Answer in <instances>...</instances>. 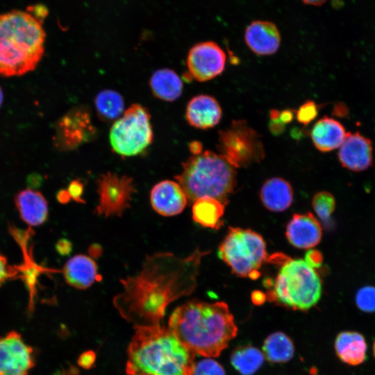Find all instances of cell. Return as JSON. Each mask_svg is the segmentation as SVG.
Listing matches in <instances>:
<instances>
[{
    "label": "cell",
    "instance_id": "7a4b0ae2",
    "mask_svg": "<svg viewBox=\"0 0 375 375\" xmlns=\"http://www.w3.org/2000/svg\"><path fill=\"white\" fill-rule=\"evenodd\" d=\"M168 328L194 353L207 358L218 356L238 331L226 303L197 299L176 308Z\"/></svg>",
    "mask_w": 375,
    "mask_h": 375
},
{
    "label": "cell",
    "instance_id": "b9f144b4",
    "mask_svg": "<svg viewBox=\"0 0 375 375\" xmlns=\"http://www.w3.org/2000/svg\"><path fill=\"white\" fill-rule=\"evenodd\" d=\"M265 299V296L260 292H255L254 295L252 296L253 301L256 304H260L263 303Z\"/></svg>",
    "mask_w": 375,
    "mask_h": 375
},
{
    "label": "cell",
    "instance_id": "7c38bea8",
    "mask_svg": "<svg viewBox=\"0 0 375 375\" xmlns=\"http://www.w3.org/2000/svg\"><path fill=\"white\" fill-rule=\"evenodd\" d=\"M226 60L225 52L217 43L211 41L197 43L189 51L186 76L199 82L208 81L223 72Z\"/></svg>",
    "mask_w": 375,
    "mask_h": 375
},
{
    "label": "cell",
    "instance_id": "e575fe53",
    "mask_svg": "<svg viewBox=\"0 0 375 375\" xmlns=\"http://www.w3.org/2000/svg\"><path fill=\"white\" fill-rule=\"evenodd\" d=\"M30 15H31L35 19L42 23L43 20L48 15V9L42 4H36L28 6L27 8V11Z\"/></svg>",
    "mask_w": 375,
    "mask_h": 375
},
{
    "label": "cell",
    "instance_id": "9c48e42d",
    "mask_svg": "<svg viewBox=\"0 0 375 375\" xmlns=\"http://www.w3.org/2000/svg\"><path fill=\"white\" fill-rule=\"evenodd\" d=\"M217 149L234 168L247 167L265 156L260 135L243 119L233 120L219 132Z\"/></svg>",
    "mask_w": 375,
    "mask_h": 375
},
{
    "label": "cell",
    "instance_id": "ba28073f",
    "mask_svg": "<svg viewBox=\"0 0 375 375\" xmlns=\"http://www.w3.org/2000/svg\"><path fill=\"white\" fill-rule=\"evenodd\" d=\"M153 139L149 111L134 103L112 124L109 133L112 149L122 157L139 155L146 151Z\"/></svg>",
    "mask_w": 375,
    "mask_h": 375
},
{
    "label": "cell",
    "instance_id": "ee69618b",
    "mask_svg": "<svg viewBox=\"0 0 375 375\" xmlns=\"http://www.w3.org/2000/svg\"><path fill=\"white\" fill-rule=\"evenodd\" d=\"M306 4L319 6L325 3L327 0H301Z\"/></svg>",
    "mask_w": 375,
    "mask_h": 375
},
{
    "label": "cell",
    "instance_id": "5bb4252c",
    "mask_svg": "<svg viewBox=\"0 0 375 375\" xmlns=\"http://www.w3.org/2000/svg\"><path fill=\"white\" fill-rule=\"evenodd\" d=\"M338 159L343 167L351 171L367 169L373 162L371 141L359 133H347L339 147Z\"/></svg>",
    "mask_w": 375,
    "mask_h": 375
},
{
    "label": "cell",
    "instance_id": "f546056e",
    "mask_svg": "<svg viewBox=\"0 0 375 375\" xmlns=\"http://www.w3.org/2000/svg\"><path fill=\"white\" fill-rule=\"evenodd\" d=\"M356 304L362 312H375V286L360 288L356 294Z\"/></svg>",
    "mask_w": 375,
    "mask_h": 375
},
{
    "label": "cell",
    "instance_id": "f1b7e54d",
    "mask_svg": "<svg viewBox=\"0 0 375 375\" xmlns=\"http://www.w3.org/2000/svg\"><path fill=\"white\" fill-rule=\"evenodd\" d=\"M312 206L317 217L326 221L335 210V200L330 192L322 191L313 197Z\"/></svg>",
    "mask_w": 375,
    "mask_h": 375
},
{
    "label": "cell",
    "instance_id": "4fadbf2b",
    "mask_svg": "<svg viewBox=\"0 0 375 375\" xmlns=\"http://www.w3.org/2000/svg\"><path fill=\"white\" fill-rule=\"evenodd\" d=\"M33 366V350L19 333L0 338V375H28Z\"/></svg>",
    "mask_w": 375,
    "mask_h": 375
},
{
    "label": "cell",
    "instance_id": "74e56055",
    "mask_svg": "<svg viewBox=\"0 0 375 375\" xmlns=\"http://www.w3.org/2000/svg\"><path fill=\"white\" fill-rule=\"evenodd\" d=\"M285 124L282 123L279 117L276 119L270 120L269 130L274 135L281 134L285 129Z\"/></svg>",
    "mask_w": 375,
    "mask_h": 375
},
{
    "label": "cell",
    "instance_id": "7bdbcfd3",
    "mask_svg": "<svg viewBox=\"0 0 375 375\" xmlns=\"http://www.w3.org/2000/svg\"><path fill=\"white\" fill-rule=\"evenodd\" d=\"M58 197V199H60L61 202L67 201L69 200V199H70V196H69L68 192L67 191V190H62L59 193Z\"/></svg>",
    "mask_w": 375,
    "mask_h": 375
},
{
    "label": "cell",
    "instance_id": "44dd1931",
    "mask_svg": "<svg viewBox=\"0 0 375 375\" xmlns=\"http://www.w3.org/2000/svg\"><path fill=\"white\" fill-rule=\"evenodd\" d=\"M347 133L340 122L324 117L314 124L310 136L314 146L319 151L328 152L339 148Z\"/></svg>",
    "mask_w": 375,
    "mask_h": 375
},
{
    "label": "cell",
    "instance_id": "8d00e7d4",
    "mask_svg": "<svg viewBox=\"0 0 375 375\" xmlns=\"http://www.w3.org/2000/svg\"><path fill=\"white\" fill-rule=\"evenodd\" d=\"M96 356L94 352L88 351L83 353L78 358V365L84 369H90L94 363Z\"/></svg>",
    "mask_w": 375,
    "mask_h": 375
},
{
    "label": "cell",
    "instance_id": "52a82bcc",
    "mask_svg": "<svg viewBox=\"0 0 375 375\" xmlns=\"http://www.w3.org/2000/svg\"><path fill=\"white\" fill-rule=\"evenodd\" d=\"M218 256L241 277L257 278L267 258L262 237L250 229L231 227L219 247Z\"/></svg>",
    "mask_w": 375,
    "mask_h": 375
},
{
    "label": "cell",
    "instance_id": "83f0119b",
    "mask_svg": "<svg viewBox=\"0 0 375 375\" xmlns=\"http://www.w3.org/2000/svg\"><path fill=\"white\" fill-rule=\"evenodd\" d=\"M264 355L252 346L236 349L231 356L233 367L242 375H253L262 366Z\"/></svg>",
    "mask_w": 375,
    "mask_h": 375
},
{
    "label": "cell",
    "instance_id": "4dcf8cb0",
    "mask_svg": "<svg viewBox=\"0 0 375 375\" xmlns=\"http://www.w3.org/2000/svg\"><path fill=\"white\" fill-rule=\"evenodd\" d=\"M192 375H226L223 367L215 360L203 359L194 363Z\"/></svg>",
    "mask_w": 375,
    "mask_h": 375
},
{
    "label": "cell",
    "instance_id": "277c9868",
    "mask_svg": "<svg viewBox=\"0 0 375 375\" xmlns=\"http://www.w3.org/2000/svg\"><path fill=\"white\" fill-rule=\"evenodd\" d=\"M42 23L28 12L0 15V75H24L35 69L44 51Z\"/></svg>",
    "mask_w": 375,
    "mask_h": 375
},
{
    "label": "cell",
    "instance_id": "30bf717a",
    "mask_svg": "<svg viewBox=\"0 0 375 375\" xmlns=\"http://www.w3.org/2000/svg\"><path fill=\"white\" fill-rule=\"evenodd\" d=\"M133 179L126 175L107 172L97 180L99 203L96 212L104 217H120L130 207L135 192Z\"/></svg>",
    "mask_w": 375,
    "mask_h": 375
},
{
    "label": "cell",
    "instance_id": "5b68a950",
    "mask_svg": "<svg viewBox=\"0 0 375 375\" xmlns=\"http://www.w3.org/2000/svg\"><path fill=\"white\" fill-rule=\"evenodd\" d=\"M175 178L190 202L210 197L225 205L235 186L236 172L219 153L205 151L184 162Z\"/></svg>",
    "mask_w": 375,
    "mask_h": 375
},
{
    "label": "cell",
    "instance_id": "ab89813d",
    "mask_svg": "<svg viewBox=\"0 0 375 375\" xmlns=\"http://www.w3.org/2000/svg\"><path fill=\"white\" fill-rule=\"evenodd\" d=\"M190 151L192 155H197L202 152V145L201 142L194 141L190 144Z\"/></svg>",
    "mask_w": 375,
    "mask_h": 375
},
{
    "label": "cell",
    "instance_id": "1f68e13d",
    "mask_svg": "<svg viewBox=\"0 0 375 375\" xmlns=\"http://www.w3.org/2000/svg\"><path fill=\"white\" fill-rule=\"evenodd\" d=\"M318 108L315 101L309 100L303 103L296 111V118L300 124L307 125L317 115Z\"/></svg>",
    "mask_w": 375,
    "mask_h": 375
},
{
    "label": "cell",
    "instance_id": "8fae6325",
    "mask_svg": "<svg viewBox=\"0 0 375 375\" xmlns=\"http://www.w3.org/2000/svg\"><path fill=\"white\" fill-rule=\"evenodd\" d=\"M95 133L88 109L77 107L58 121L53 140L60 150H72L92 139Z\"/></svg>",
    "mask_w": 375,
    "mask_h": 375
},
{
    "label": "cell",
    "instance_id": "d4e9b609",
    "mask_svg": "<svg viewBox=\"0 0 375 375\" xmlns=\"http://www.w3.org/2000/svg\"><path fill=\"white\" fill-rule=\"evenodd\" d=\"M192 212L194 222L204 227L217 229L222 224L224 204L213 198L203 197L193 202Z\"/></svg>",
    "mask_w": 375,
    "mask_h": 375
},
{
    "label": "cell",
    "instance_id": "60d3db41",
    "mask_svg": "<svg viewBox=\"0 0 375 375\" xmlns=\"http://www.w3.org/2000/svg\"><path fill=\"white\" fill-rule=\"evenodd\" d=\"M57 249L60 253H67L71 249L70 244L66 240H61L57 245Z\"/></svg>",
    "mask_w": 375,
    "mask_h": 375
},
{
    "label": "cell",
    "instance_id": "2e32d148",
    "mask_svg": "<svg viewBox=\"0 0 375 375\" xmlns=\"http://www.w3.org/2000/svg\"><path fill=\"white\" fill-rule=\"evenodd\" d=\"M285 235L293 247L307 249L319 243L322 229L319 222L312 213L294 214L286 226Z\"/></svg>",
    "mask_w": 375,
    "mask_h": 375
},
{
    "label": "cell",
    "instance_id": "484cf974",
    "mask_svg": "<svg viewBox=\"0 0 375 375\" xmlns=\"http://www.w3.org/2000/svg\"><path fill=\"white\" fill-rule=\"evenodd\" d=\"M262 351L269 362L282 363L293 357L294 349L290 338L281 332H276L265 340Z\"/></svg>",
    "mask_w": 375,
    "mask_h": 375
},
{
    "label": "cell",
    "instance_id": "bcb514c9",
    "mask_svg": "<svg viewBox=\"0 0 375 375\" xmlns=\"http://www.w3.org/2000/svg\"><path fill=\"white\" fill-rule=\"evenodd\" d=\"M373 352H374V357H375V340H374V344H373Z\"/></svg>",
    "mask_w": 375,
    "mask_h": 375
},
{
    "label": "cell",
    "instance_id": "603a6c76",
    "mask_svg": "<svg viewBox=\"0 0 375 375\" xmlns=\"http://www.w3.org/2000/svg\"><path fill=\"white\" fill-rule=\"evenodd\" d=\"M260 196L266 208L273 212H282L292 204L293 190L286 180L274 177L264 183Z\"/></svg>",
    "mask_w": 375,
    "mask_h": 375
},
{
    "label": "cell",
    "instance_id": "9a60e30c",
    "mask_svg": "<svg viewBox=\"0 0 375 375\" xmlns=\"http://www.w3.org/2000/svg\"><path fill=\"white\" fill-rule=\"evenodd\" d=\"M150 201L158 214L170 217L178 215L184 210L188 199L176 181L165 180L153 187L150 192Z\"/></svg>",
    "mask_w": 375,
    "mask_h": 375
},
{
    "label": "cell",
    "instance_id": "8992f818",
    "mask_svg": "<svg viewBox=\"0 0 375 375\" xmlns=\"http://www.w3.org/2000/svg\"><path fill=\"white\" fill-rule=\"evenodd\" d=\"M322 283L315 269L303 259H289L281 267L269 298L287 307L306 310L322 296Z\"/></svg>",
    "mask_w": 375,
    "mask_h": 375
},
{
    "label": "cell",
    "instance_id": "836d02e7",
    "mask_svg": "<svg viewBox=\"0 0 375 375\" xmlns=\"http://www.w3.org/2000/svg\"><path fill=\"white\" fill-rule=\"evenodd\" d=\"M68 192L70 198L78 202H83L81 196L83 192V185L79 181H72L69 185Z\"/></svg>",
    "mask_w": 375,
    "mask_h": 375
},
{
    "label": "cell",
    "instance_id": "d6986e66",
    "mask_svg": "<svg viewBox=\"0 0 375 375\" xmlns=\"http://www.w3.org/2000/svg\"><path fill=\"white\" fill-rule=\"evenodd\" d=\"M15 203L21 219L29 226L42 225L47 219L48 203L38 191L27 188L19 192Z\"/></svg>",
    "mask_w": 375,
    "mask_h": 375
},
{
    "label": "cell",
    "instance_id": "ffe728a7",
    "mask_svg": "<svg viewBox=\"0 0 375 375\" xmlns=\"http://www.w3.org/2000/svg\"><path fill=\"white\" fill-rule=\"evenodd\" d=\"M62 272L68 285L80 290L88 288L99 280L96 262L90 257L83 254L69 259Z\"/></svg>",
    "mask_w": 375,
    "mask_h": 375
},
{
    "label": "cell",
    "instance_id": "d590c367",
    "mask_svg": "<svg viewBox=\"0 0 375 375\" xmlns=\"http://www.w3.org/2000/svg\"><path fill=\"white\" fill-rule=\"evenodd\" d=\"M304 260L313 268H319L322 264V255L318 251L310 250L306 253Z\"/></svg>",
    "mask_w": 375,
    "mask_h": 375
},
{
    "label": "cell",
    "instance_id": "cb8c5ba5",
    "mask_svg": "<svg viewBox=\"0 0 375 375\" xmlns=\"http://www.w3.org/2000/svg\"><path fill=\"white\" fill-rule=\"evenodd\" d=\"M149 83L153 95L165 101H175L183 92L182 80L170 69H160L154 72Z\"/></svg>",
    "mask_w": 375,
    "mask_h": 375
},
{
    "label": "cell",
    "instance_id": "d6a6232c",
    "mask_svg": "<svg viewBox=\"0 0 375 375\" xmlns=\"http://www.w3.org/2000/svg\"><path fill=\"white\" fill-rule=\"evenodd\" d=\"M17 274V270L10 266L6 258L0 253V286Z\"/></svg>",
    "mask_w": 375,
    "mask_h": 375
},
{
    "label": "cell",
    "instance_id": "f35d334b",
    "mask_svg": "<svg viewBox=\"0 0 375 375\" xmlns=\"http://www.w3.org/2000/svg\"><path fill=\"white\" fill-rule=\"evenodd\" d=\"M295 112L296 111L292 109H285L280 112V115H279L280 121L282 123H283L285 125L290 123L294 119Z\"/></svg>",
    "mask_w": 375,
    "mask_h": 375
},
{
    "label": "cell",
    "instance_id": "6da1fadb",
    "mask_svg": "<svg viewBox=\"0 0 375 375\" xmlns=\"http://www.w3.org/2000/svg\"><path fill=\"white\" fill-rule=\"evenodd\" d=\"M208 253L197 248L185 257L170 252L147 256L137 274L120 280L115 308L134 328L161 325L167 307L196 288L201 260Z\"/></svg>",
    "mask_w": 375,
    "mask_h": 375
},
{
    "label": "cell",
    "instance_id": "ac0fdd59",
    "mask_svg": "<svg viewBox=\"0 0 375 375\" xmlns=\"http://www.w3.org/2000/svg\"><path fill=\"white\" fill-rule=\"evenodd\" d=\"M222 116V111L219 102L208 94L194 97L186 107V119L190 125L197 128H211L219 124Z\"/></svg>",
    "mask_w": 375,
    "mask_h": 375
},
{
    "label": "cell",
    "instance_id": "e0dca14e",
    "mask_svg": "<svg viewBox=\"0 0 375 375\" xmlns=\"http://www.w3.org/2000/svg\"><path fill=\"white\" fill-rule=\"evenodd\" d=\"M244 40L249 48L256 55L269 56L275 53L281 44V34L272 22L257 20L246 28Z\"/></svg>",
    "mask_w": 375,
    "mask_h": 375
},
{
    "label": "cell",
    "instance_id": "f6af8a7d",
    "mask_svg": "<svg viewBox=\"0 0 375 375\" xmlns=\"http://www.w3.org/2000/svg\"><path fill=\"white\" fill-rule=\"evenodd\" d=\"M3 92H2V90L0 87V107L3 103Z\"/></svg>",
    "mask_w": 375,
    "mask_h": 375
},
{
    "label": "cell",
    "instance_id": "3957f363",
    "mask_svg": "<svg viewBox=\"0 0 375 375\" xmlns=\"http://www.w3.org/2000/svg\"><path fill=\"white\" fill-rule=\"evenodd\" d=\"M135 329L128 347L127 375H192L195 353L168 327Z\"/></svg>",
    "mask_w": 375,
    "mask_h": 375
},
{
    "label": "cell",
    "instance_id": "4316f807",
    "mask_svg": "<svg viewBox=\"0 0 375 375\" xmlns=\"http://www.w3.org/2000/svg\"><path fill=\"white\" fill-rule=\"evenodd\" d=\"M94 104L98 117L105 122L117 119L124 112L123 97L112 90L99 92L95 97Z\"/></svg>",
    "mask_w": 375,
    "mask_h": 375
},
{
    "label": "cell",
    "instance_id": "7402d4cb",
    "mask_svg": "<svg viewBox=\"0 0 375 375\" xmlns=\"http://www.w3.org/2000/svg\"><path fill=\"white\" fill-rule=\"evenodd\" d=\"M334 347L338 358L347 365H359L366 360V340L358 332H340L335 338Z\"/></svg>",
    "mask_w": 375,
    "mask_h": 375
}]
</instances>
